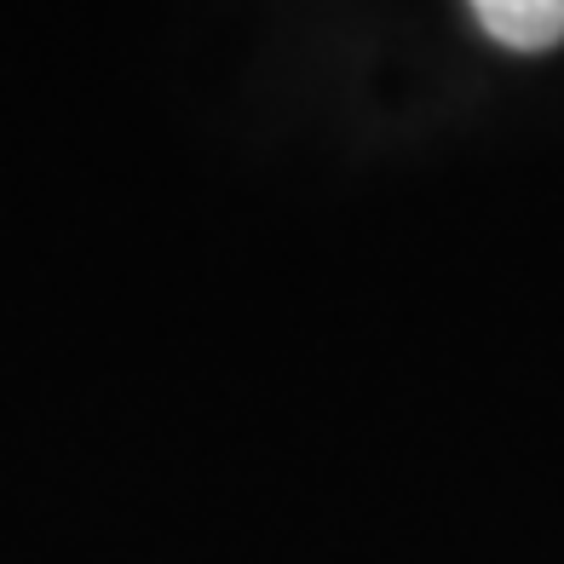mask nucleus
<instances>
[{
    "label": "nucleus",
    "instance_id": "1",
    "mask_svg": "<svg viewBox=\"0 0 564 564\" xmlns=\"http://www.w3.org/2000/svg\"><path fill=\"white\" fill-rule=\"evenodd\" d=\"M473 18L512 53H547L564 41V0H473Z\"/></svg>",
    "mask_w": 564,
    "mask_h": 564
}]
</instances>
